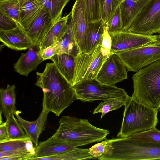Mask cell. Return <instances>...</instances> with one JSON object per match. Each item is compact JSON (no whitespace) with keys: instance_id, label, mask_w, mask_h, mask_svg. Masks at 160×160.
I'll return each instance as SVG.
<instances>
[{"instance_id":"obj_38","label":"cell","mask_w":160,"mask_h":160,"mask_svg":"<svg viewBox=\"0 0 160 160\" xmlns=\"http://www.w3.org/2000/svg\"><path fill=\"white\" fill-rule=\"evenodd\" d=\"M100 46L102 49L106 51L109 55L111 54L112 40L105 25L104 32Z\"/></svg>"},{"instance_id":"obj_31","label":"cell","mask_w":160,"mask_h":160,"mask_svg":"<svg viewBox=\"0 0 160 160\" xmlns=\"http://www.w3.org/2000/svg\"><path fill=\"white\" fill-rule=\"evenodd\" d=\"M35 150L24 149L0 152V160H29L34 156Z\"/></svg>"},{"instance_id":"obj_13","label":"cell","mask_w":160,"mask_h":160,"mask_svg":"<svg viewBox=\"0 0 160 160\" xmlns=\"http://www.w3.org/2000/svg\"><path fill=\"white\" fill-rule=\"evenodd\" d=\"M0 40L9 48L18 51L26 50L33 45L25 30L19 24L13 29L0 30Z\"/></svg>"},{"instance_id":"obj_4","label":"cell","mask_w":160,"mask_h":160,"mask_svg":"<svg viewBox=\"0 0 160 160\" xmlns=\"http://www.w3.org/2000/svg\"><path fill=\"white\" fill-rule=\"evenodd\" d=\"M123 118L117 137L125 138L156 128L158 110L140 102L129 96L124 105Z\"/></svg>"},{"instance_id":"obj_19","label":"cell","mask_w":160,"mask_h":160,"mask_svg":"<svg viewBox=\"0 0 160 160\" xmlns=\"http://www.w3.org/2000/svg\"><path fill=\"white\" fill-rule=\"evenodd\" d=\"M105 24L102 19L88 23L83 52L90 53L101 45L105 31Z\"/></svg>"},{"instance_id":"obj_12","label":"cell","mask_w":160,"mask_h":160,"mask_svg":"<svg viewBox=\"0 0 160 160\" xmlns=\"http://www.w3.org/2000/svg\"><path fill=\"white\" fill-rule=\"evenodd\" d=\"M73 33L79 52H83L88 23L84 0H76L71 12Z\"/></svg>"},{"instance_id":"obj_40","label":"cell","mask_w":160,"mask_h":160,"mask_svg":"<svg viewBox=\"0 0 160 160\" xmlns=\"http://www.w3.org/2000/svg\"><path fill=\"white\" fill-rule=\"evenodd\" d=\"M10 139L6 122H5L0 124V142H5Z\"/></svg>"},{"instance_id":"obj_39","label":"cell","mask_w":160,"mask_h":160,"mask_svg":"<svg viewBox=\"0 0 160 160\" xmlns=\"http://www.w3.org/2000/svg\"><path fill=\"white\" fill-rule=\"evenodd\" d=\"M40 52L42 57L44 60L50 59L51 57L57 54L56 49L54 45L40 51Z\"/></svg>"},{"instance_id":"obj_24","label":"cell","mask_w":160,"mask_h":160,"mask_svg":"<svg viewBox=\"0 0 160 160\" xmlns=\"http://www.w3.org/2000/svg\"><path fill=\"white\" fill-rule=\"evenodd\" d=\"M16 103L15 86L8 84L6 88H2L0 89V111L6 118L11 113H16Z\"/></svg>"},{"instance_id":"obj_37","label":"cell","mask_w":160,"mask_h":160,"mask_svg":"<svg viewBox=\"0 0 160 160\" xmlns=\"http://www.w3.org/2000/svg\"><path fill=\"white\" fill-rule=\"evenodd\" d=\"M108 142V139H106L95 144L89 148V153L97 158L102 156L104 152L105 147Z\"/></svg>"},{"instance_id":"obj_26","label":"cell","mask_w":160,"mask_h":160,"mask_svg":"<svg viewBox=\"0 0 160 160\" xmlns=\"http://www.w3.org/2000/svg\"><path fill=\"white\" fill-rule=\"evenodd\" d=\"M53 23L62 18L63 9L70 0H38Z\"/></svg>"},{"instance_id":"obj_17","label":"cell","mask_w":160,"mask_h":160,"mask_svg":"<svg viewBox=\"0 0 160 160\" xmlns=\"http://www.w3.org/2000/svg\"><path fill=\"white\" fill-rule=\"evenodd\" d=\"M35 148L33 158L48 157L61 154L71 150L75 147L56 138L52 135L47 140L39 142L38 145Z\"/></svg>"},{"instance_id":"obj_8","label":"cell","mask_w":160,"mask_h":160,"mask_svg":"<svg viewBox=\"0 0 160 160\" xmlns=\"http://www.w3.org/2000/svg\"><path fill=\"white\" fill-rule=\"evenodd\" d=\"M115 53L120 58L128 71L137 72L142 68L160 60V46L155 43Z\"/></svg>"},{"instance_id":"obj_33","label":"cell","mask_w":160,"mask_h":160,"mask_svg":"<svg viewBox=\"0 0 160 160\" xmlns=\"http://www.w3.org/2000/svg\"><path fill=\"white\" fill-rule=\"evenodd\" d=\"M122 0H100L101 19L105 24L119 6Z\"/></svg>"},{"instance_id":"obj_25","label":"cell","mask_w":160,"mask_h":160,"mask_svg":"<svg viewBox=\"0 0 160 160\" xmlns=\"http://www.w3.org/2000/svg\"><path fill=\"white\" fill-rule=\"evenodd\" d=\"M89 149L75 148L73 149L63 153L41 158H31V160H81L96 159L89 153Z\"/></svg>"},{"instance_id":"obj_32","label":"cell","mask_w":160,"mask_h":160,"mask_svg":"<svg viewBox=\"0 0 160 160\" xmlns=\"http://www.w3.org/2000/svg\"><path fill=\"white\" fill-rule=\"evenodd\" d=\"M88 23L101 19L100 0H84Z\"/></svg>"},{"instance_id":"obj_16","label":"cell","mask_w":160,"mask_h":160,"mask_svg":"<svg viewBox=\"0 0 160 160\" xmlns=\"http://www.w3.org/2000/svg\"><path fill=\"white\" fill-rule=\"evenodd\" d=\"M49 112L42 108L38 118L32 121H28L22 118L19 115L20 112L19 111H18L15 114L26 134L30 138L35 147L38 145L39 137L45 129Z\"/></svg>"},{"instance_id":"obj_28","label":"cell","mask_w":160,"mask_h":160,"mask_svg":"<svg viewBox=\"0 0 160 160\" xmlns=\"http://www.w3.org/2000/svg\"><path fill=\"white\" fill-rule=\"evenodd\" d=\"M13 113L6 118V125L10 139H24L29 138Z\"/></svg>"},{"instance_id":"obj_20","label":"cell","mask_w":160,"mask_h":160,"mask_svg":"<svg viewBox=\"0 0 160 160\" xmlns=\"http://www.w3.org/2000/svg\"><path fill=\"white\" fill-rule=\"evenodd\" d=\"M54 45L57 54L67 53L76 56L80 52L73 33L70 15L64 34Z\"/></svg>"},{"instance_id":"obj_36","label":"cell","mask_w":160,"mask_h":160,"mask_svg":"<svg viewBox=\"0 0 160 160\" xmlns=\"http://www.w3.org/2000/svg\"><path fill=\"white\" fill-rule=\"evenodd\" d=\"M19 24L14 19L0 12V30L8 31L16 28Z\"/></svg>"},{"instance_id":"obj_11","label":"cell","mask_w":160,"mask_h":160,"mask_svg":"<svg viewBox=\"0 0 160 160\" xmlns=\"http://www.w3.org/2000/svg\"><path fill=\"white\" fill-rule=\"evenodd\" d=\"M128 71L116 53H111L100 70L96 79L103 84L113 85L128 79Z\"/></svg>"},{"instance_id":"obj_35","label":"cell","mask_w":160,"mask_h":160,"mask_svg":"<svg viewBox=\"0 0 160 160\" xmlns=\"http://www.w3.org/2000/svg\"><path fill=\"white\" fill-rule=\"evenodd\" d=\"M105 25L109 33L122 31V23L119 6Z\"/></svg>"},{"instance_id":"obj_29","label":"cell","mask_w":160,"mask_h":160,"mask_svg":"<svg viewBox=\"0 0 160 160\" xmlns=\"http://www.w3.org/2000/svg\"><path fill=\"white\" fill-rule=\"evenodd\" d=\"M20 9L19 0H5L0 2V12L11 18L21 26Z\"/></svg>"},{"instance_id":"obj_22","label":"cell","mask_w":160,"mask_h":160,"mask_svg":"<svg viewBox=\"0 0 160 160\" xmlns=\"http://www.w3.org/2000/svg\"><path fill=\"white\" fill-rule=\"evenodd\" d=\"M71 14L70 12L53 23L40 45L41 51L54 45L61 38L65 32L68 18Z\"/></svg>"},{"instance_id":"obj_1","label":"cell","mask_w":160,"mask_h":160,"mask_svg":"<svg viewBox=\"0 0 160 160\" xmlns=\"http://www.w3.org/2000/svg\"><path fill=\"white\" fill-rule=\"evenodd\" d=\"M36 75L35 85L43 93L42 108L59 116L76 100L73 86L53 62L47 63L43 72H37Z\"/></svg>"},{"instance_id":"obj_18","label":"cell","mask_w":160,"mask_h":160,"mask_svg":"<svg viewBox=\"0 0 160 160\" xmlns=\"http://www.w3.org/2000/svg\"><path fill=\"white\" fill-rule=\"evenodd\" d=\"M150 0H122L119 5L122 31H127Z\"/></svg>"},{"instance_id":"obj_6","label":"cell","mask_w":160,"mask_h":160,"mask_svg":"<svg viewBox=\"0 0 160 160\" xmlns=\"http://www.w3.org/2000/svg\"><path fill=\"white\" fill-rule=\"evenodd\" d=\"M109 56L100 45L90 53L79 52L75 56V73L72 86L81 82L95 79Z\"/></svg>"},{"instance_id":"obj_43","label":"cell","mask_w":160,"mask_h":160,"mask_svg":"<svg viewBox=\"0 0 160 160\" xmlns=\"http://www.w3.org/2000/svg\"><path fill=\"white\" fill-rule=\"evenodd\" d=\"M159 111H160V108H159Z\"/></svg>"},{"instance_id":"obj_10","label":"cell","mask_w":160,"mask_h":160,"mask_svg":"<svg viewBox=\"0 0 160 160\" xmlns=\"http://www.w3.org/2000/svg\"><path fill=\"white\" fill-rule=\"evenodd\" d=\"M112 40L111 53L133 49L154 43L158 35L137 34L128 31L109 33Z\"/></svg>"},{"instance_id":"obj_27","label":"cell","mask_w":160,"mask_h":160,"mask_svg":"<svg viewBox=\"0 0 160 160\" xmlns=\"http://www.w3.org/2000/svg\"><path fill=\"white\" fill-rule=\"evenodd\" d=\"M128 95L112 98L102 102L94 110L93 114L101 113V119L109 112L118 109L124 106Z\"/></svg>"},{"instance_id":"obj_7","label":"cell","mask_w":160,"mask_h":160,"mask_svg":"<svg viewBox=\"0 0 160 160\" xmlns=\"http://www.w3.org/2000/svg\"><path fill=\"white\" fill-rule=\"evenodd\" d=\"M76 100L83 102L108 99L128 95L124 89L115 85L101 83L96 79L81 82L73 86Z\"/></svg>"},{"instance_id":"obj_42","label":"cell","mask_w":160,"mask_h":160,"mask_svg":"<svg viewBox=\"0 0 160 160\" xmlns=\"http://www.w3.org/2000/svg\"><path fill=\"white\" fill-rule=\"evenodd\" d=\"M4 0H0V2H1V1H4Z\"/></svg>"},{"instance_id":"obj_30","label":"cell","mask_w":160,"mask_h":160,"mask_svg":"<svg viewBox=\"0 0 160 160\" xmlns=\"http://www.w3.org/2000/svg\"><path fill=\"white\" fill-rule=\"evenodd\" d=\"M30 138L24 139H11L0 142V152L24 149H35V148Z\"/></svg>"},{"instance_id":"obj_15","label":"cell","mask_w":160,"mask_h":160,"mask_svg":"<svg viewBox=\"0 0 160 160\" xmlns=\"http://www.w3.org/2000/svg\"><path fill=\"white\" fill-rule=\"evenodd\" d=\"M43 61L39 47L33 45L26 53L21 54L14 64V70L19 74L27 77L30 72L35 70Z\"/></svg>"},{"instance_id":"obj_5","label":"cell","mask_w":160,"mask_h":160,"mask_svg":"<svg viewBox=\"0 0 160 160\" xmlns=\"http://www.w3.org/2000/svg\"><path fill=\"white\" fill-rule=\"evenodd\" d=\"M132 96L138 101L155 109L160 107V60L139 70L132 77Z\"/></svg>"},{"instance_id":"obj_34","label":"cell","mask_w":160,"mask_h":160,"mask_svg":"<svg viewBox=\"0 0 160 160\" xmlns=\"http://www.w3.org/2000/svg\"><path fill=\"white\" fill-rule=\"evenodd\" d=\"M129 137L134 139L160 143V131L156 128L134 134Z\"/></svg>"},{"instance_id":"obj_14","label":"cell","mask_w":160,"mask_h":160,"mask_svg":"<svg viewBox=\"0 0 160 160\" xmlns=\"http://www.w3.org/2000/svg\"><path fill=\"white\" fill-rule=\"evenodd\" d=\"M53 23L47 13L42 8L25 31L34 46L39 47Z\"/></svg>"},{"instance_id":"obj_3","label":"cell","mask_w":160,"mask_h":160,"mask_svg":"<svg viewBox=\"0 0 160 160\" xmlns=\"http://www.w3.org/2000/svg\"><path fill=\"white\" fill-rule=\"evenodd\" d=\"M109 133L108 130L94 126L88 119L63 116L53 136L77 147L106 139Z\"/></svg>"},{"instance_id":"obj_23","label":"cell","mask_w":160,"mask_h":160,"mask_svg":"<svg viewBox=\"0 0 160 160\" xmlns=\"http://www.w3.org/2000/svg\"><path fill=\"white\" fill-rule=\"evenodd\" d=\"M58 69L72 86L73 83L75 66V56L67 53L57 54L50 58Z\"/></svg>"},{"instance_id":"obj_9","label":"cell","mask_w":160,"mask_h":160,"mask_svg":"<svg viewBox=\"0 0 160 160\" xmlns=\"http://www.w3.org/2000/svg\"><path fill=\"white\" fill-rule=\"evenodd\" d=\"M151 35L160 33V0H150L128 30Z\"/></svg>"},{"instance_id":"obj_41","label":"cell","mask_w":160,"mask_h":160,"mask_svg":"<svg viewBox=\"0 0 160 160\" xmlns=\"http://www.w3.org/2000/svg\"><path fill=\"white\" fill-rule=\"evenodd\" d=\"M156 43L157 45L160 46V33L158 35V39Z\"/></svg>"},{"instance_id":"obj_21","label":"cell","mask_w":160,"mask_h":160,"mask_svg":"<svg viewBox=\"0 0 160 160\" xmlns=\"http://www.w3.org/2000/svg\"><path fill=\"white\" fill-rule=\"evenodd\" d=\"M21 26L27 29L38 16L43 8L38 0H19Z\"/></svg>"},{"instance_id":"obj_2","label":"cell","mask_w":160,"mask_h":160,"mask_svg":"<svg viewBox=\"0 0 160 160\" xmlns=\"http://www.w3.org/2000/svg\"><path fill=\"white\" fill-rule=\"evenodd\" d=\"M100 160L160 159V143L134 139L129 137L108 139Z\"/></svg>"}]
</instances>
